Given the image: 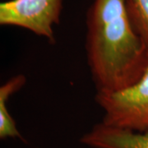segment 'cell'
<instances>
[{
    "mask_svg": "<svg viewBox=\"0 0 148 148\" xmlns=\"http://www.w3.org/2000/svg\"><path fill=\"white\" fill-rule=\"evenodd\" d=\"M27 82L24 75L12 77L0 86V138H20L23 140L16 127V123L8 112L7 102L12 95L21 89Z\"/></svg>",
    "mask_w": 148,
    "mask_h": 148,
    "instance_id": "5b68a950",
    "label": "cell"
},
{
    "mask_svg": "<svg viewBox=\"0 0 148 148\" xmlns=\"http://www.w3.org/2000/svg\"><path fill=\"white\" fill-rule=\"evenodd\" d=\"M85 48L96 92L123 90L148 67V48L132 26L125 0H94L86 14Z\"/></svg>",
    "mask_w": 148,
    "mask_h": 148,
    "instance_id": "6da1fadb",
    "label": "cell"
},
{
    "mask_svg": "<svg viewBox=\"0 0 148 148\" xmlns=\"http://www.w3.org/2000/svg\"><path fill=\"white\" fill-rule=\"evenodd\" d=\"M62 10L63 0H9L0 4V25L27 29L53 44Z\"/></svg>",
    "mask_w": 148,
    "mask_h": 148,
    "instance_id": "3957f363",
    "label": "cell"
},
{
    "mask_svg": "<svg viewBox=\"0 0 148 148\" xmlns=\"http://www.w3.org/2000/svg\"><path fill=\"white\" fill-rule=\"evenodd\" d=\"M80 142L91 148H148V129L135 132L101 122L84 134Z\"/></svg>",
    "mask_w": 148,
    "mask_h": 148,
    "instance_id": "277c9868",
    "label": "cell"
},
{
    "mask_svg": "<svg viewBox=\"0 0 148 148\" xmlns=\"http://www.w3.org/2000/svg\"><path fill=\"white\" fill-rule=\"evenodd\" d=\"M96 104L104 111L102 123L143 132L148 129V67L132 86L113 92H96Z\"/></svg>",
    "mask_w": 148,
    "mask_h": 148,
    "instance_id": "7a4b0ae2",
    "label": "cell"
},
{
    "mask_svg": "<svg viewBox=\"0 0 148 148\" xmlns=\"http://www.w3.org/2000/svg\"><path fill=\"white\" fill-rule=\"evenodd\" d=\"M132 26L148 48V0H125Z\"/></svg>",
    "mask_w": 148,
    "mask_h": 148,
    "instance_id": "8992f818",
    "label": "cell"
}]
</instances>
